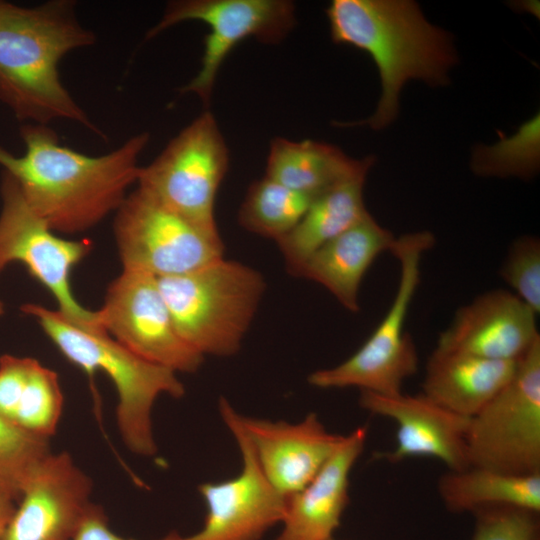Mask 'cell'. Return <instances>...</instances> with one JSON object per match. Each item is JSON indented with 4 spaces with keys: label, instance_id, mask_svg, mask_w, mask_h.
Masks as SVG:
<instances>
[{
    "label": "cell",
    "instance_id": "obj_3",
    "mask_svg": "<svg viewBox=\"0 0 540 540\" xmlns=\"http://www.w3.org/2000/svg\"><path fill=\"white\" fill-rule=\"evenodd\" d=\"M334 43L353 46L374 61L382 93L375 113L341 126L366 125L374 130L397 117L399 94L410 79L430 86L449 82L457 55L451 37L429 23L411 0H333L326 9Z\"/></svg>",
    "mask_w": 540,
    "mask_h": 540
},
{
    "label": "cell",
    "instance_id": "obj_11",
    "mask_svg": "<svg viewBox=\"0 0 540 540\" xmlns=\"http://www.w3.org/2000/svg\"><path fill=\"white\" fill-rule=\"evenodd\" d=\"M184 21H200L209 27L204 38L200 70L183 93H195L209 103L217 73L234 47L246 38L275 44L294 28L295 5L287 0H181L167 5L147 39Z\"/></svg>",
    "mask_w": 540,
    "mask_h": 540
},
{
    "label": "cell",
    "instance_id": "obj_16",
    "mask_svg": "<svg viewBox=\"0 0 540 540\" xmlns=\"http://www.w3.org/2000/svg\"><path fill=\"white\" fill-rule=\"evenodd\" d=\"M537 314L514 293L485 292L459 308L435 350L501 361L519 360L540 339Z\"/></svg>",
    "mask_w": 540,
    "mask_h": 540
},
{
    "label": "cell",
    "instance_id": "obj_24",
    "mask_svg": "<svg viewBox=\"0 0 540 540\" xmlns=\"http://www.w3.org/2000/svg\"><path fill=\"white\" fill-rule=\"evenodd\" d=\"M314 198L265 176L249 186L238 222L245 230L277 242L293 230Z\"/></svg>",
    "mask_w": 540,
    "mask_h": 540
},
{
    "label": "cell",
    "instance_id": "obj_4",
    "mask_svg": "<svg viewBox=\"0 0 540 540\" xmlns=\"http://www.w3.org/2000/svg\"><path fill=\"white\" fill-rule=\"evenodd\" d=\"M21 310L37 320L69 362L90 376L102 371L109 377L117 392L116 422L124 444L136 455H155L152 409L163 394L174 398L184 395L177 373L142 359L106 331L75 325L58 310L31 303Z\"/></svg>",
    "mask_w": 540,
    "mask_h": 540
},
{
    "label": "cell",
    "instance_id": "obj_20",
    "mask_svg": "<svg viewBox=\"0 0 540 540\" xmlns=\"http://www.w3.org/2000/svg\"><path fill=\"white\" fill-rule=\"evenodd\" d=\"M517 362L434 350L426 366L422 394L471 418L511 379Z\"/></svg>",
    "mask_w": 540,
    "mask_h": 540
},
{
    "label": "cell",
    "instance_id": "obj_1",
    "mask_svg": "<svg viewBox=\"0 0 540 540\" xmlns=\"http://www.w3.org/2000/svg\"><path fill=\"white\" fill-rule=\"evenodd\" d=\"M20 135L24 154L0 146V166L33 212L65 234L86 231L120 208L149 142V133L141 132L109 153L90 156L61 145L48 125L23 124Z\"/></svg>",
    "mask_w": 540,
    "mask_h": 540
},
{
    "label": "cell",
    "instance_id": "obj_18",
    "mask_svg": "<svg viewBox=\"0 0 540 540\" xmlns=\"http://www.w3.org/2000/svg\"><path fill=\"white\" fill-rule=\"evenodd\" d=\"M368 430L360 426L342 443L314 478L287 498L282 530L273 540H327L339 527L349 503L350 472L364 450Z\"/></svg>",
    "mask_w": 540,
    "mask_h": 540
},
{
    "label": "cell",
    "instance_id": "obj_5",
    "mask_svg": "<svg viewBox=\"0 0 540 540\" xmlns=\"http://www.w3.org/2000/svg\"><path fill=\"white\" fill-rule=\"evenodd\" d=\"M157 280L178 334L202 356L240 350L266 288L259 271L224 257Z\"/></svg>",
    "mask_w": 540,
    "mask_h": 540
},
{
    "label": "cell",
    "instance_id": "obj_21",
    "mask_svg": "<svg viewBox=\"0 0 540 540\" xmlns=\"http://www.w3.org/2000/svg\"><path fill=\"white\" fill-rule=\"evenodd\" d=\"M374 162L373 156L353 159L328 143L278 137L271 141L265 176L316 197L340 182L367 175Z\"/></svg>",
    "mask_w": 540,
    "mask_h": 540
},
{
    "label": "cell",
    "instance_id": "obj_33",
    "mask_svg": "<svg viewBox=\"0 0 540 540\" xmlns=\"http://www.w3.org/2000/svg\"><path fill=\"white\" fill-rule=\"evenodd\" d=\"M4 313V304L0 300V316Z\"/></svg>",
    "mask_w": 540,
    "mask_h": 540
},
{
    "label": "cell",
    "instance_id": "obj_15",
    "mask_svg": "<svg viewBox=\"0 0 540 540\" xmlns=\"http://www.w3.org/2000/svg\"><path fill=\"white\" fill-rule=\"evenodd\" d=\"M359 404L397 425L395 448L383 452L382 459L397 463L411 457H431L451 471L469 467L466 433L470 418L443 408L422 393L379 395L361 391Z\"/></svg>",
    "mask_w": 540,
    "mask_h": 540
},
{
    "label": "cell",
    "instance_id": "obj_32",
    "mask_svg": "<svg viewBox=\"0 0 540 540\" xmlns=\"http://www.w3.org/2000/svg\"><path fill=\"white\" fill-rule=\"evenodd\" d=\"M18 500V495L0 480V536L9 523Z\"/></svg>",
    "mask_w": 540,
    "mask_h": 540
},
{
    "label": "cell",
    "instance_id": "obj_12",
    "mask_svg": "<svg viewBox=\"0 0 540 540\" xmlns=\"http://www.w3.org/2000/svg\"><path fill=\"white\" fill-rule=\"evenodd\" d=\"M219 411L239 446L242 470L232 479L198 486L207 507L204 525L198 532L188 536L171 532L157 540H260L283 520L287 498L263 475L240 414L224 397L219 400Z\"/></svg>",
    "mask_w": 540,
    "mask_h": 540
},
{
    "label": "cell",
    "instance_id": "obj_30",
    "mask_svg": "<svg viewBox=\"0 0 540 540\" xmlns=\"http://www.w3.org/2000/svg\"><path fill=\"white\" fill-rule=\"evenodd\" d=\"M33 358L0 357V415L12 422Z\"/></svg>",
    "mask_w": 540,
    "mask_h": 540
},
{
    "label": "cell",
    "instance_id": "obj_25",
    "mask_svg": "<svg viewBox=\"0 0 540 540\" xmlns=\"http://www.w3.org/2000/svg\"><path fill=\"white\" fill-rule=\"evenodd\" d=\"M539 120L537 114L523 123L513 136L499 132L500 140L496 144L475 148L471 159L473 172L480 176L533 177L540 165Z\"/></svg>",
    "mask_w": 540,
    "mask_h": 540
},
{
    "label": "cell",
    "instance_id": "obj_34",
    "mask_svg": "<svg viewBox=\"0 0 540 540\" xmlns=\"http://www.w3.org/2000/svg\"><path fill=\"white\" fill-rule=\"evenodd\" d=\"M327 540H335V539H333V537H332V538H330V539H327Z\"/></svg>",
    "mask_w": 540,
    "mask_h": 540
},
{
    "label": "cell",
    "instance_id": "obj_7",
    "mask_svg": "<svg viewBox=\"0 0 540 540\" xmlns=\"http://www.w3.org/2000/svg\"><path fill=\"white\" fill-rule=\"evenodd\" d=\"M228 166L225 140L214 116L204 111L140 167L137 189L188 221L218 232L215 202Z\"/></svg>",
    "mask_w": 540,
    "mask_h": 540
},
{
    "label": "cell",
    "instance_id": "obj_6",
    "mask_svg": "<svg viewBox=\"0 0 540 540\" xmlns=\"http://www.w3.org/2000/svg\"><path fill=\"white\" fill-rule=\"evenodd\" d=\"M435 243L429 231L401 235L390 252L400 264L397 290L390 308L365 343L334 367L312 372L310 385L322 389L357 387L379 395L402 393L404 381L418 369L419 359L405 320L420 283L424 253Z\"/></svg>",
    "mask_w": 540,
    "mask_h": 540
},
{
    "label": "cell",
    "instance_id": "obj_28",
    "mask_svg": "<svg viewBox=\"0 0 540 540\" xmlns=\"http://www.w3.org/2000/svg\"><path fill=\"white\" fill-rule=\"evenodd\" d=\"M503 280L514 294L537 315L540 312V242L534 236H522L509 248L501 268Z\"/></svg>",
    "mask_w": 540,
    "mask_h": 540
},
{
    "label": "cell",
    "instance_id": "obj_13",
    "mask_svg": "<svg viewBox=\"0 0 540 540\" xmlns=\"http://www.w3.org/2000/svg\"><path fill=\"white\" fill-rule=\"evenodd\" d=\"M104 330L125 348L176 373H194L204 356L178 334L155 276L123 269L97 310Z\"/></svg>",
    "mask_w": 540,
    "mask_h": 540
},
{
    "label": "cell",
    "instance_id": "obj_29",
    "mask_svg": "<svg viewBox=\"0 0 540 540\" xmlns=\"http://www.w3.org/2000/svg\"><path fill=\"white\" fill-rule=\"evenodd\" d=\"M471 540H539L535 512L514 507H493L474 513Z\"/></svg>",
    "mask_w": 540,
    "mask_h": 540
},
{
    "label": "cell",
    "instance_id": "obj_17",
    "mask_svg": "<svg viewBox=\"0 0 540 540\" xmlns=\"http://www.w3.org/2000/svg\"><path fill=\"white\" fill-rule=\"evenodd\" d=\"M240 420L263 475L285 498L304 488L344 439L315 413L294 424L241 414Z\"/></svg>",
    "mask_w": 540,
    "mask_h": 540
},
{
    "label": "cell",
    "instance_id": "obj_27",
    "mask_svg": "<svg viewBox=\"0 0 540 540\" xmlns=\"http://www.w3.org/2000/svg\"><path fill=\"white\" fill-rule=\"evenodd\" d=\"M50 452L48 438L29 433L0 415V480L18 497L34 469Z\"/></svg>",
    "mask_w": 540,
    "mask_h": 540
},
{
    "label": "cell",
    "instance_id": "obj_31",
    "mask_svg": "<svg viewBox=\"0 0 540 540\" xmlns=\"http://www.w3.org/2000/svg\"><path fill=\"white\" fill-rule=\"evenodd\" d=\"M71 540H128L115 533L104 509L93 503Z\"/></svg>",
    "mask_w": 540,
    "mask_h": 540
},
{
    "label": "cell",
    "instance_id": "obj_10",
    "mask_svg": "<svg viewBox=\"0 0 540 540\" xmlns=\"http://www.w3.org/2000/svg\"><path fill=\"white\" fill-rule=\"evenodd\" d=\"M123 269L156 278L184 274L223 257L219 232L206 230L136 189L115 212Z\"/></svg>",
    "mask_w": 540,
    "mask_h": 540
},
{
    "label": "cell",
    "instance_id": "obj_23",
    "mask_svg": "<svg viewBox=\"0 0 540 540\" xmlns=\"http://www.w3.org/2000/svg\"><path fill=\"white\" fill-rule=\"evenodd\" d=\"M437 488L446 508L454 513L493 507L540 511V473L517 475L469 466L443 474Z\"/></svg>",
    "mask_w": 540,
    "mask_h": 540
},
{
    "label": "cell",
    "instance_id": "obj_8",
    "mask_svg": "<svg viewBox=\"0 0 540 540\" xmlns=\"http://www.w3.org/2000/svg\"><path fill=\"white\" fill-rule=\"evenodd\" d=\"M466 454L472 467L540 473V339L518 360L506 385L470 418Z\"/></svg>",
    "mask_w": 540,
    "mask_h": 540
},
{
    "label": "cell",
    "instance_id": "obj_2",
    "mask_svg": "<svg viewBox=\"0 0 540 540\" xmlns=\"http://www.w3.org/2000/svg\"><path fill=\"white\" fill-rule=\"evenodd\" d=\"M75 8L70 0L36 7L0 1V102L24 124L66 120L104 137L60 79L61 59L96 40Z\"/></svg>",
    "mask_w": 540,
    "mask_h": 540
},
{
    "label": "cell",
    "instance_id": "obj_14",
    "mask_svg": "<svg viewBox=\"0 0 540 540\" xmlns=\"http://www.w3.org/2000/svg\"><path fill=\"white\" fill-rule=\"evenodd\" d=\"M92 489L68 452H50L24 485L0 540H71L93 504Z\"/></svg>",
    "mask_w": 540,
    "mask_h": 540
},
{
    "label": "cell",
    "instance_id": "obj_19",
    "mask_svg": "<svg viewBox=\"0 0 540 540\" xmlns=\"http://www.w3.org/2000/svg\"><path fill=\"white\" fill-rule=\"evenodd\" d=\"M395 237L370 214L314 251L294 276L314 281L327 289L348 311L358 312L362 280Z\"/></svg>",
    "mask_w": 540,
    "mask_h": 540
},
{
    "label": "cell",
    "instance_id": "obj_22",
    "mask_svg": "<svg viewBox=\"0 0 540 540\" xmlns=\"http://www.w3.org/2000/svg\"><path fill=\"white\" fill-rule=\"evenodd\" d=\"M366 176L345 180L316 196L293 230L276 242L292 275L314 251L370 214L363 200Z\"/></svg>",
    "mask_w": 540,
    "mask_h": 540
},
{
    "label": "cell",
    "instance_id": "obj_9",
    "mask_svg": "<svg viewBox=\"0 0 540 540\" xmlns=\"http://www.w3.org/2000/svg\"><path fill=\"white\" fill-rule=\"evenodd\" d=\"M0 211V274L15 262L22 263L54 297L70 322L93 331H105L97 311L83 307L71 288V271L92 249L86 239L67 240L29 207L16 181L3 171Z\"/></svg>",
    "mask_w": 540,
    "mask_h": 540
},
{
    "label": "cell",
    "instance_id": "obj_26",
    "mask_svg": "<svg viewBox=\"0 0 540 540\" xmlns=\"http://www.w3.org/2000/svg\"><path fill=\"white\" fill-rule=\"evenodd\" d=\"M63 402L57 373L33 358L12 423L49 439L56 432Z\"/></svg>",
    "mask_w": 540,
    "mask_h": 540
}]
</instances>
